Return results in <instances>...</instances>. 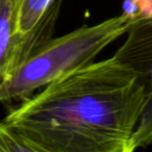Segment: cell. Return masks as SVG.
Returning a JSON list of instances; mask_svg holds the SVG:
<instances>
[{
    "label": "cell",
    "instance_id": "1",
    "mask_svg": "<svg viewBox=\"0 0 152 152\" xmlns=\"http://www.w3.org/2000/svg\"><path fill=\"white\" fill-rule=\"evenodd\" d=\"M145 101L139 74L113 55L63 74L2 121L36 152H132Z\"/></svg>",
    "mask_w": 152,
    "mask_h": 152
},
{
    "label": "cell",
    "instance_id": "2",
    "mask_svg": "<svg viewBox=\"0 0 152 152\" xmlns=\"http://www.w3.org/2000/svg\"><path fill=\"white\" fill-rule=\"evenodd\" d=\"M132 24L121 14L51 38L0 83V102L24 99L63 74L94 61L104 48L126 34Z\"/></svg>",
    "mask_w": 152,
    "mask_h": 152
},
{
    "label": "cell",
    "instance_id": "3",
    "mask_svg": "<svg viewBox=\"0 0 152 152\" xmlns=\"http://www.w3.org/2000/svg\"><path fill=\"white\" fill-rule=\"evenodd\" d=\"M126 34L114 56L139 74L146 89V101L131 137L133 152L152 144V17L133 23Z\"/></svg>",
    "mask_w": 152,
    "mask_h": 152
},
{
    "label": "cell",
    "instance_id": "4",
    "mask_svg": "<svg viewBox=\"0 0 152 152\" xmlns=\"http://www.w3.org/2000/svg\"><path fill=\"white\" fill-rule=\"evenodd\" d=\"M63 1L18 0L13 36V73L27 57L53 38Z\"/></svg>",
    "mask_w": 152,
    "mask_h": 152
},
{
    "label": "cell",
    "instance_id": "5",
    "mask_svg": "<svg viewBox=\"0 0 152 152\" xmlns=\"http://www.w3.org/2000/svg\"><path fill=\"white\" fill-rule=\"evenodd\" d=\"M18 0H0V83L13 73V36Z\"/></svg>",
    "mask_w": 152,
    "mask_h": 152
},
{
    "label": "cell",
    "instance_id": "6",
    "mask_svg": "<svg viewBox=\"0 0 152 152\" xmlns=\"http://www.w3.org/2000/svg\"><path fill=\"white\" fill-rule=\"evenodd\" d=\"M0 151L4 152H36L34 148L17 131L0 122Z\"/></svg>",
    "mask_w": 152,
    "mask_h": 152
},
{
    "label": "cell",
    "instance_id": "7",
    "mask_svg": "<svg viewBox=\"0 0 152 152\" xmlns=\"http://www.w3.org/2000/svg\"><path fill=\"white\" fill-rule=\"evenodd\" d=\"M122 14L133 23L151 18L152 0H124L122 4Z\"/></svg>",
    "mask_w": 152,
    "mask_h": 152
}]
</instances>
